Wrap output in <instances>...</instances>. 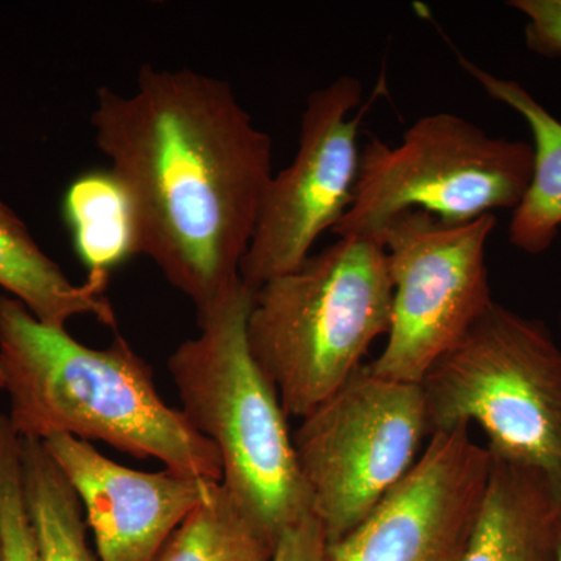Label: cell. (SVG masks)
I'll return each instance as SVG.
<instances>
[{
    "instance_id": "obj_1",
    "label": "cell",
    "mask_w": 561,
    "mask_h": 561,
    "mask_svg": "<svg viewBox=\"0 0 561 561\" xmlns=\"http://www.w3.org/2000/svg\"><path fill=\"white\" fill-rule=\"evenodd\" d=\"M95 146L127 187L142 254L205 311L241 279L273 142L230 84L191 69H140L136 90L98 91Z\"/></svg>"
},
{
    "instance_id": "obj_2",
    "label": "cell",
    "mask_w": 561,
    "mask_h": 561,
    "mask_svg": "<svg viewBox=\"0 0 561 561\" xmlns=\"http://www.w3.org/2000/svg\"><path fill=\"white\" fill-rule=\"evenodd\" d=\"M0 364L18 437L102 442L136 459L160 460L165 470L221 482L216 446L162 400L150 365L121 334L106 348H91L2 294Z\"/></svg>"
},
{
    "instance_id": "obj_3",
    "label": "cell",
    "mask_w": 561,
    "mask_h": 561,
    "mask_svg": "<svg viewBox=\"0 0 561 561\" xmlns=\"http://www.w3.org/2000/svg\"><path fill=\"white\" fill-rule=\"evenodd\" d=\"M253 298L254 290L239 279L197 312L201 334L181 343L168 367L180 411L220 454L221 485L276 542L311 515V497L278 391L247 339Z\"/></svg>"
},
{
    "instance_id": "obj_4",
    "label": "cell",
    "mask_w": 561,
    "mask_h": 561,
    "mask_svg": "<svg viewBox=\"0 0 561 561\" xmlns=\"http://www.w3.org/2000/svg\"><path fill=\"white\" fill-rule=\"evenodd\" d=\"M382 243L337 238L254 290L247 339L287 416L308 415L360 368L391 319Z\"/></svg>"
},
{
    "instance_id": "obj_5",
    "label": "cell",
    "mask_w": 561,
    "mask_h": 561,
    "mask_svg": "<svg viewBox=\"0 0 561 561\" xmlns=\"http://www.w3.org/2000/svg\"><path fill=\"white\" fill-rule=\"evenodd\" d=\"M430 437L478 424L493 456L540 472L561 502V346L493 301L420 382Z\"/></svg>"
},
{
    "instance_id": "obj_6",
    "label": "cell",
    "mask_w": 561,
    "mask_h": 561,
    "mask_svg": "<svg viewBox=\"0 0 561 561\" xmlns=\"http://www.w3.org/2000/svg\"><path fill=\"white\" fill-rule=\"evenodd\" d=\"M531 173L534 147L526 140L496 138L457 114H427L398 146L368 138L353 202L332 232L379 242L386 225L405 210H424L449 225L515 210Z\"/></svg>"
},
{
    "instance_id": "obj_7",
    "label": "cell",
    "mask_w": 561,
    "mask_h": 561,
    "mask_svg": "<svg viewBox=\"0 0 561 561\" xmlns=\"http://www.w3.org/2000/svg\"><path fill=\"white\" fill-rule=\"evenodd\" d=\"M291 434L328 545L341 540L412 470L430 435L420 383L359 368Z\"/></svg>"
},
{
    "instance_id": "obj_8",
    "label": "cell",
    "mask_w": 561,
    "mask_h": 561,
    "mask_svg": "<svg viewBox=\"0 0 561 561\" xmlns=\"http://www.w3.org/2000/svg\"><path fill=\"white\" fill-rule=\"evenodd\" d=\"M496 224L494 214L449 225L424 210H405L386 225L379 242L393 301L386 346L368 365L373 375L420 383L481 319L494 301L486 245Z\"/></svg>"
},
{
    "instance_id": "obj_9",
    "label": "cell",
    "mask_w": 561,
    "mask_h": 561,
    "mask_svg": "<svg viewBox=\"0 0 561 561\" xmlns=\"http://www.w3.org/2000/svg\"><path fill=\"white\" fill-rule=\"evenodd\" d=\"M362 102V81L351 76L309 94L297 153L268 181L242 261L241 279L251 290L300 268L317 239L350 209L359 173Z\"/></svg>"
},
{
    "instance_id": "obj_10",
    "label": "cell",
    "mask_w": 561,
    "mask_h": 561,
    "mask_svg": "<svg viewBox=\"0 0 561 561\" xmlns=\"http://www.w3.org/2000/svg\"><path fill=\"white\" fill-rule=\"evenodd\" d=\"M491 456L470 427L434 432L426 448L375 511L327 561H460L481 511Z\"/></svg>"
},
{
    "instance_id": "obj_11",
    "label": "cell",
    "mask_w": 561,
    "mask_h": 561,
    "mask_svg": "<svg viewBox=\"0 0 561 561\" xmlns=\"http://www.w3.org/2000/svg\"><path fill=\"white\" fill-rule=\"evenodd\" d=\"M43 443L79 496L102 561H153L220 483L172 470H131L69 435Z\"/></svg>"
},
{
    "instance_id": "obj_12",
    "label": "cell",
    "mask_w": 561,
    "mask_h": 561,
    "mask_svg": "<svg viewBox=\"0 0 561 561\" xmlns=\"http://www.w3.org/2000/svg\"><path fill=\"white\" fill-rule=\"evenodd\" d=\"M490 456L481 511L460 561H556L561 502L552 486L540 472Z\"/></svg>"
},
{
    "instance_id": "obj_13",
    "label": "cell",
    "mask_w": 561,
    "mask_h": 561,
    "mask_svg": "<svg viewBox=\"0 0 561 561\" xmlns=\"http://www.w3.org/2000/svg\"><path fill=\"white\" fill-rule=\"evenodd\" d=\"M461 69L489 98L516 111L534 138L529 190L508 225V241L530 256L546 253L561 230V122L518 81L494 76L459 55Z\"/></svg>"
},
{
    "instance_id": "obj_14",
    "label": "cell",
    "mask_w": 561,
    "mask_h": 561,
    "mask_svg": "<svg viewBox=\"0 0 561 561\" xmlns=\"http://www.w3.org/2000/svg\"><path fill=\"white\" fill-rule=\"evenodd\" d=\"M0 287L43 323L66 328L73 317L92 316L116 328V312L98 280L72 283L32 238L24 224L0 202Z\"/></svg>"
},
{
    "instance_id": "obj_15",
    "label": "cell",
    "mask_w": 561,
    "mask_h": 561,
    "mask_svg": "<svg viewBox=\"0 0 561 561\" xmlns=\"http://www.w3.org/2000/svg\"><path fill=\"white\" fill-rule=\"evenodd\" d=\"M62 214L88 279L108 286L114 268L142 254L135 203L113 172H88L73 180Z\"/></svg>"
},
{
    "instance_id": "obj_16",
    "label": "cell",
    "mask_w": 561,
    "mask_h": 561,
    "mask_svg": "<svg viewBox=\"0 0 561 561\" xmlns=\"http://www.w3.org/2000/svg\"><path fill=\"white\" fill-rule=\"evenodd\" d=\"M21 478L39 561H102L76 491L41 440L21 438Z\"/></svg>"
},
{
    "instance_id": "obj_17",
    "label": "cell",
    "mask_w": 561,
    "mask_h": 561,
    "mask_svg": "<svg viewBox=\"0 0 561 561\" xmlns=\"http://www.w3.org/2000/svg\"><path fill=\"white\" fill-rule=\"evenodd\" d=\"M275 546L220 482L153 561H272Z\"/></svg>"
},
{
    "instance_id": "obj_18",
    "label": "cell",
    "mask_w": 561,
    "mask_h": 561,
    "mask_svg": "<svg viewBox=\"0 0 561 561\" xmlns=\"http://www.w3.org/2000/svg\"><path fill=\"white\" fill-rule=\"evenodd\" d=\"M0 561H39L21 478V438L0 413Z\"/></svg>"
},
{
    "instance_id": "obj_19",
    "label": "cell",
    "mask_w": 561,
    "mask_h": 561,
    "mask_svg": "<svg viewBox=\"0 0 561 561\" xmlns=\"http://www.w3.org/2000/svg\"><path fill=\"white\" fill-rule=\"evenodd\" d=\"M511 9L526 20L527 49L542 58H561V0H511Z\"/></svg>"
},
{
    "instance_id": "obj_20",
    "label": "cell",
    "mask_w": 561,
    "mask_h": 561,
    "mask_svg": "<svg viewBox=\"0 0 561 561\" xmlns=\"http://www.w3.org/2000/svg\"><path fill=\"white\" fill-rule=\"evenodd\" d=\"M328 546L323 527L311 513L280 534L272 561H327Z\"/></svg>"
},
{
    "instance_id": "obj_21",
    "label": "cell",
    "mask_w": 561,
    "mask_h": 561,
    "mask_svg": "<svg viewBox=\"0 0 561 561\" xmlns=\"http://www.w3.org/2000/svg\"><path fill=\"white\" fill-rule=\"evenodd\" d=\"M5 391V375H3L2 364H0V393Z\"/></svg>"
},
{
    "instance_id": "obj_22",
    "label": "cell",
    "mask_w": 561,
    "mask_h": 561,
    "mask_svg": "<svg viewBox=\"0 0 561 561\" xmlns=\"http://www.w3.org/2000/svg\"><path fill=\"white\" fill-rule=\"evenodd\" d=\"M556 561H561V534H560L559 546H557Z\"/></svg>"
},
{
    "instance_id": "obj_23",
    "label": "cell",
    "mask_w": 561,
    "mask_h": 561,
    "mask_svg": "<svg viewBox=\"0 0 561 561\" xmlns=\"http://www.w3.org/2000/svg\"><path fill=\"white\" fill-rule=\"evenodd\" d=\"M560 330H561V311H560Z\"/></svg>"
}]
</instances>
